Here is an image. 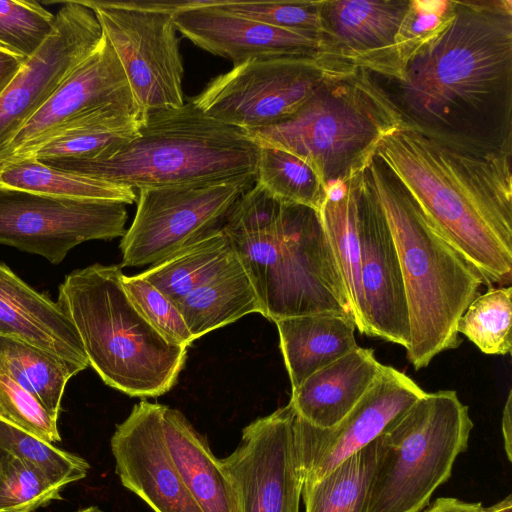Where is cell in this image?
Listing matches in <instances>:
<instances>
[{
	"mask_svg": "<svg viewBox=\"0 0 512 512\" xmlns=\"http://www.w3.org/2000/svg\"><path fill=\"white\" fill-rule=\"evenodd\" d=\"M24 61L23 57L0 47V94L18 73Z\"/></svg>",
	"mask_w": 512,
	"mask_h": 512,
	"instance_id": "cell-42",
	"label": "cell"
},
{
	"mask_svg": "<svg viewBox=\"0 0 512 512\" xmlns=\"http://www.w3.org/2000/svg\"><path fill=\"white\" fill-rule=\"evenodd\" d=\"M258 152L245 131L206 116L189 100L146 113L137 136L107 158L44 163L141 190L255 176Z\"/></svg>",
	"mask_w": 512,
	"mask_h": 512,
	"instance_id": "cell-5",
	"label": "cell"
},
{
	"mask_svg": "<svg viewBox=\"0 0 512 512\" xmlns=\"http://www.w3.org/2000/svg\"><path fill=\"white\" fill-rule=\"evenodd\" d=\"M511 154L461 151L404 124L380 141L375 157L493 287L512 280Z\"/></svg>",
	"mask_w": 512,
	"mask_h": 512,
	"instance_id": "cell-2",
	"label": "cell"
},
{
	"mask_svg": "<svg viewBox=\"0 0 512 512\" xmlns=\"http://www.w3.org/2000/svg\"><path fill=\"white\" fill-rule=\"evenodd\" d=\"M55 15L35 0H0V44L27 59L54 29Z\"/></svg>",
	"mask_w": 512,
	"mask_h": 512,
	"instance_id": "cell-36",
	"label": "cell"
},
{
	"mask_svg": "<svg viewBox=\"0 0 512 512\" xmlns=\"http://www.w3.org/2000/svg\"><path fill=\"white\" fill-rule=\"evenodd\" d=\"M142 119L141 113L120 106L86 112L57 129L26 158L42 162L107 158L137 136Z\"/></svg>",
	"mask_w": 512,
	"mask_h": 512,
	"instance_id": "cell-25",
	"label": "cell"
},
{
	"mask_svg": "<svg viewBox=\"0 0 512 512\" xmlns=\"http://www.w3.org/2000/svg\"><path fill=\"white\" fill-rule=\"evenodd\" d=\"M127 210L118 202L57 199L0 189V244L62 262L75 246L125 232Z\"/></svg>",
	"mask_w": 512,
	"mask_h": 512,
	"instance_id": "cell-12",
	"label": "cell"
},
{
	"mask_svg": "<svg viewBox=\"0 0 512 512\" xmlns=\"http://www.w3.org/2000/svg\"><path fill=\"white\" fill-rule=\"evenodd\" d=\"M255 184L275 198L319 211L325 198V186L303 160L284 150L258 145Z\"/></svg>",
	"mask_w": 512,
	"mask_h": 512,
	"instance_id": "cell-32",
	"label": "cell"
},
{
	"mask_svg": "<svg viewBox=\"0 0 512 512\" xmlns=\"http://www.w3.org/2000/svg\"><path fill=\"white\" fill-rule=\"evenodd\" d=\"M389 225L409 314L406 356L415 370L457 348V322L484 284L479 272L425 219L374 157L363 171Z\"/></svg>",
	"mask_w": 512,
	"mask_h": 512,
	"instance_id": "cell-4",
	"label": "cell"
},
{
	"mask_svg": "<svg viewBox=\"0 0 512 512\" xmlns=\"http://www.w3.org/2000/svg\"><path fill=\"white\" fill-rule=\"evenodd\" d=\"M82 2L117 54L143 116L183 106L184 69L173 21L182 2Z\"/></svg>",
	"mask_w": 512,
	"mask_h": 512,
	"instance_id": "cell-10",
	"label": "cell"
},
{
	"mask_svg": "<svg viewBox=\"0 0 512 512\" xmlns=\"http://www.w3.org/2000/svg\"><path fill=\"white\" fill-rule=\"evenodd\" d=\"M454 390L426 392L377 438L367 512H420L451 476L473 429Z\"/></svg>",
	"mask_w": 512,
	"mask_h": 512,
	"instance_id": "cell-8",
	"label": "cell"
},
{
	"mask_svg": "<svg viewBox=\"0 0 512 512\" xmlns=\"http://www.w3.org/2000/svg\"><path fill=\"white\" fill-rule=\"evenodd\" d=\"M0 47L5 48V47H3L1 44H0Z\"/></svg>",
	"mask_w": 512,
	"mask_h": 512,
	"instance_id": "cell-46",
	"label": "cell"
},
{
	"mask_svg": "<svg viewBox=\"0 0 512 512\" xmlns=\"http://www.w3.org/2000/svg\"><path fill=\"white\" fill-rule=\"evenodd\" d=\"M292 389L358 347L352 315L319 313L275 321Z\"/></svg>",
	"mask_w": 512,
	"mask_h": 512,
	"instance_id": "cell-24",
	"label": "cell"
},
{
	"mask_svg": "<svg viewBox=\"0 0 512 512\" xmlns=\"http://www.w3.org/2000/svg\"><path fill=\"white\" fill-rule=\"evenodd\" d=\"M255 176L139 190L134 220L122 236V267L156 264L222 227Z\"/></svg>",
	"mask_w": 512,
	"mask_h": 512,
	"instance_id": "cell-11",
	"label": "cell"
},
{
	"mask_svg": "<svg viewBox=\"0 0 512 512\" xmlns=\"http://www.w3.org/2000/svg\"><path fill=\"white\" fill-rule=\"evenodd\" d=\"M162 430L170 458L203 512H239L233 484L210 446L182 412L162 406Z\"/></svg>",
	"mask_w": 512,
	"mask_h": 512,
	"instance_id": "cell-23",
	"label": "cell"
},
{
	"mask_svg": "<svg viewBox=\"0 0 512 512\" xmlns=\"http://www.w3.org/2000/svg\"><path fill=\"white\" fill-rule=\"evenodd\" d=\"M8 458L9 454L0 448V477L3 474L4 467Z\"/></svg>",
	"mask_w": 512,
	"mask_h": 512,
	"instance_id": "cell-44",
	"label": "cell"
},
{
	"mask_svg": "<svg viewBox=\"0 0 512 512\" xmlns=\"http://www.w3.org/2000/svg\"><path fill=\"white\" fill-rule=\"evenodd\" d=\"M355 69L322 54L252 60L215 77L190 100L216 121L253 131L291 117L324 82Z\"/></svg>",
	"mask_w": 512,
	"mask_h": 512,
	"instance_id": "cell-9",
	"label": "cell"
},
{
	"mask_svg": "<svg viewBox=\"0 0 512 512\" xmlns=\"http://www.w3.org/2000/svg\"><path fill=\"white\" fill-rule=\"evenodd\" d=\"M425 393L409 376L383 364L362 398L335 426L320 429L297 414L302 489L375 441Z\"/></svg>",
	"mask_w": 512,
	"mask_h": 512,
	"instance_id": "cell-15",
	"label": "cell"
},
{
	"mask_svg": "<svg viewBox=\"0 0 512 512\" xmlns=\"http://www.w3.org/2000/svg\"><path fill=\"white\" fill-rule=\"evenodd\" d=\"M454 16L455 0H410L397 37V54L402 77L404 68L411 58L437 38L449 26Z\"/></svg>",
	"mask_w": 512,
	"mask_h": 512,
	"instance_id": "cell-39",
	"label": "cell"
},
{
	"mask_svg": "<svg viewBox=\"0 0 512 512\" xmlns=\"http://www.w3.org/2000/svg\"><path fill=\"white\" fill-rule=\"evenodd\" d=\"M0 418L48 443L61 441L57 420L32 394L1 372Z\"/></svg>",
	"mask_w": 512,
	"mask_h": 512,
	"instance_id": "cell-40",
	"label": "cell"
},
{
	"mask_svg": "<svg viewBox=\"0 0 512 512\" xmlns=\"http://www.w3.org/2000/svg\"><path fill=\"white\" fill-rule=\"evenodd\" d=\"M402 125L378 80L358 68L328 79L286 120L246 133L303 160L326 187L364 171L380 141Z\"/></svg>",
	"mask_w": 512,
	"mask_h": 512,
	"instance_id": "cell-7",
	"label": "cell"
},
{
	"mask_svg": "<svg viewBox=\"0 0 512 512\" xmlns=\"http://www.w3.org/2000/svg\"><path fill=\"white\" fill-rule=\"evenodd\" d=\"M122 286L143 318L170 344L188 348L195 338L176 305L140 274L122 276Z\"/></svg>",
	"mask_w": 512,
	"mask_h": 512,
	"instance_id": "cell-38",
	"label": "cell"
},
{
	"mask_svg": "<svg viewBox=\"0 0 512 512\" xmlns=\"http://www.w3.org/2000/svg\"><path fill=\"white\" fill-rule=\"evenodd\" d=\"M237 259L227 236L219 228L140 275L176 303L225 271Z\"/></svg>",
	"mask_w": 512,
	"mask_h": 512,
	"instance_id": "cell-28",
	"label": "cell"
},
{
	"mask_svg": "<svg viewBox=\"0 0 512 512\" xmlns=\"http://www.w3.org/2000/svg\"><path fill=\"white\" fill-rule=\"evenodd\" d=\"M105 106H120L143 115L120 60L103 33L97 48L0 151V163L28 157L68 121Z\"/></svg>",
	"mask_w": 512,
	"mask_h": 512,
	"instance_id": "cell-16",
	"label": "cell"
},
{
	"mask_svg": "<svg viewBox=\"0 0 512 512\" xmlns=\"http://www.w3.org/2000/svg\"><path fill=\"white\" fill-rule=\"evenodd\" d=\"M44 3L60 4L54 29L0 94V151L103 38L95 13L82 0Z\"/></svg>",
	"mask_w": 512,
	"mask_h": 512,
	"instance_id": "cell-14",
	"label": "cell"
},
{
	"mask_svg": "<svg viewBox=\"0 0 512 512\" xmlns=\"http://www.w3.org/2000/svg\"><path fill=\"white\" fill-rule=\"evenodd\" d=\"M81 371L26 341L0 334V372L32 394L57 421L67 382Z\"/></svg>",
	"mask_w": 512,
	"mask_h": 512,
	"instance_id": "cell-29",
	"label": "cell"
},
{
	"mask_svg": "<svg viewBox=\"0 0 512 512\" xmlns=\"http://www.w3.org/2000/svg\"><path fill=\"white\" fill-rule=\"evenodd\" d=\"M0 448L65 486L84 479L90 469L83 457L43 441L1 418Z\"/></svg>",
	"mask_w": 512,
	"mask_h": 512,
	"instance_id": "cell-34",
	"label": "cell"
},
{
	"mask_svg": "<svg viewBox=\"0 0 512 512\" xmlns=\"http://www.w3.org/2000/svg\"><path fill=\"white\" fill-rule=\"evenodd\" d=\"M221 228L265 318L275 322L319 313L353 316L318 211L283 202L255 184L237 200Z\"/></svg>",
	"mask_w": 512,
	"mask_h": 512,
	"instance_id": "cell-3",
	"label": "cell"
},
{
	"mask_svg": "<svg viewBox=\"0 0 512 512\" xmlns=\"http://www.w3.org/2000/svg\"><path fill=\"white\" fill-rule=\"evenodd\" d=\"M174 304L195 340L247 314H262L255 289L238 259Z\"/></svg>",
	"mask_w": 512,
	"mask_h": 512,
	"instance_id": "cell-26",
	"label": "cell"
},
{
	"mask_svg": "<svg viewBox=\"0 0 512 512\" xmlns=\"http://www.w3.org/2000/svg\"><path fill=\"white\" fill-rule=\"evenodd\" d=\"M0 334L26 341L82 370L89 366L77 331L58 303L35 291L2 262Z\"/></svg>",
	"mask_w": 512,
	"mask_h": 512,
	"instance_id": "cell-21",
	"label": "cell"
},
{
	"mask_svg": "<svg viewBox=\"0 0 512 512\" xmlns=\"http://www.w3.org/2000/svg\"><path fill=\"white\" fill-rule=\"evenodd\" d=\"M512 287H489L467 307L457 322L463 334L488 355H506L512 348Z\"/></svg>",
	"mask_w": 512,
	"mask_h": 512,
	"instance_id": "cell-33",
	"label": "cell"
},
{
	"mask_svg": "<svg viewBox=\"0 0 512 512\" xmlns=\"http://www.w3.org/2000/svg\"><path fill=\"white\" fill-rule=\"evenodd\" d=\"M289 402L247 425L237 448L220 459L239 512H299L303 475Z\"/></svg>",
	"mask_w": 512,
	"mask_h": 512,
	"instance_id": "cell-13",
	"label": "cell"
},
{
	"mask_svg": "<svg viewBox=\"0 0 512 512\" xmlns=\"http://www.w3.org/2000/svg\"><path fill=\"white\" fill-rule=\"evenodd\" d=\"M502 436L507 459L512 461V390H509L502 415Z\"/></svg>",
	"mask_w": 512,
	"mask_h": 512,
	"instance_id": "cell-43",
	"label": "cell"
},
{
	"mask_svg": "<svg viewBox=\"0 0 512 512\" xmlns=\"http://www.w3.org/2000/svg\"><path fill=\"white\" fill-rule=\"evenodd\" d=\"M382 366L373 349L358 346L292 389L289 402L310 425L331 428L362 398Z\"/></svg>",
	"mask_w": 512,
	"mask_h": 512,
	"instance_id": "cell-22",
	"label": "cell"
},
{
	"mask_svg": "<svg viewBox=\"0 0 512 512\" xmlns=\"http://www.w3.org/2000/svg\"><path fill=\"white\" fill-rule=\"evenodd\" d=\"M356 176L347 181V191L341 199L326 197L318 213L346 284L356 329L364 334L365 302L360 275Z\"/></svg>",
	"mask_w": 512,
	"mask_h": 512,
	"instance_id": "cell-31",
	"label": "cell"
},
{
	"mask_svg": "<svg viewBox=\"0 0 512 512\" xmlns=\"http://www.w3.org/2000/svg\"><path fill=\"white\" fill-rule=\"evenodd\" d=\"M321 2L209 0L223 11L237 14L275 28L321 39Z\"/></svg>",
	"mask_w": 512,
	"mask_h": 512,
	"instance_id": "cell-35",
	"label": "cell"
},
{
	"mask_svg": "<svg viewBox=\"0 0 512 512\" xmlns=\"http://www.w3.org/2000/svg\"><path fill=\"white\" fill-rule=\"evenodd\" d=\"M424 512H512V495L509 494L501 501L487 507L479 502H466L453 497H440Z\"/></svg>",
	"mask_w": 512,
	"mask_h": 512,
	"instance_id": "cell-41",
	"label": "cell"
},
{
	"mask_svg": "<svg viewBox=\"0 0 512 512\" xmlns=\"http://www.w3.org/2000/svg\"><path fill=\"white\" fill-rule=\"evenodd\" d=\"M410 0H322L321 54L398 81L397 37Z\"/></svg>",
	"mask_w": 512,
	"mask_h": 512,
	"instance_id": "cell-19",
	"label": "cell"
},
{
	"mask_svg": "<svg viewBox=\"0 0 512 512\" xmlns=\"http://www.w3.org/2000/svg\"><path fill=\"white\" fill-rule=\"evenodd\" d=\"M382 87L417 132L465 152H512V1L455 0L449 26Z\"/></svg>",
	"mask_w": 512,
	"mask_h": 512,
	"instance_id": "cell-1",
	"label": "cell"
},
{
	"mask_svg": "<svg viewBox=\"0 0 512 512\" xmlns=\"http://www.w3.org/2000/svg\"><path fill=\"white\" fill-rule=\"evenodd\" d=\"M122 276L116 265L75 270L60 284L57 303L106 385L132 397H157L175 385L187 348L168 343L143 318Z\"/></svg>",
	"mask_w": 512,
	"mask_h": 512,
	"instance_id": "cell-6",
	"label": "cell"
},
{
	"mask_svg": "<svg viewBox=\"0 0 512 512\" xmlns=\"http://www.w3.org/2000/svg\"><path fill=\"white\" fill-rule=\"evenodd\" d=\"M0 189L57 199L132 204L134 189L52 167L34 158L0 163Z\"/></svg>",
	"mask_w": 512,
	"mask_h": 512,
	"instance_id": "cell-27",
	"label": "cell"
},
{
	"mask_svg": "<svg viewBox=\"0 0 512 512\" xmlns=\"http://www.w3.org/2000/svg\"><path fill=\"white\" fill-rule=\"evenodd\" d=\"M377 439L302 489L305 512H367Z\"/></svg>",
	"mask_w": 512,
	"mask_h": 512,
	"instance_id": "cell-30",
	"label": "cell"
},
{
	"mask_svg": "<svg viewBox=\"0 0 512 512\" xmlns=\"http://www.w3.org/2000/svg\"><path fill=\"white\" fill-rule=\"evenodd\" d=\"M356 206L364 334L406 348L409 314L399 257L386 217L363 171L356 176Z\"/></svg>",
	"mask_w": 512,
	"mask_h": 512,
	"instance_id": "cell-17",
	"label": "cell"
},
{
	"mask_svg": "<svg viewBox=\"0 0 512 512\" xmlns=\"http://www.w3.org/2000/svg\"><path fill=\"white\" fill-rule=\"evenodd\" d=\"M76 512H104L102 509H100L98 506H89L83 509H80Z\"/></svg>",
	"mask_w": 512,
	"mask_h": 512,
	"instance_id": "cell-45",
	"label": "cell"
},
{
	"mask_svg": "<svg viewBox=\"0 0 512 512\" xmlns=\"http://www.w3.org/2000/svg\"><path fill=\"white\" fill-rule=\"evenodd\" d=\"M65 487L9 454L0 477V512H34L52 501L62 500Z\"/></svg>",
	"mask_w": 512,
	"mask_h": 512,
	"instance_id": "cell-37",
	"label": "cell"
},
{
	"mask_svg": "<svg viewBox=\"0 0 512 512\" xmlns=\"http://www.w3.org/2000/svg\"><path fill=\"white\" fill-rule=\"evenodd\" d=\"M177 31L198 47L232 61L279 57H313L321 54V39L283 30L223 11L209 0L184 1L173 12Z\"/></svg>",
	"mask_w": 512,
	"mask_h": 512,
	"instance_id": "cell-20",
	"label": "cell"
},
{
	"mask_svg": "<svg viewBox=\"0 0 512 512\" xmlns=\"http://www.w3.org/2000/svg\"><path fill=\"white\" fill-rule=\"evenodd\" d=\"M162 406L142 400L116 425L110 440L116 474L153 512H203L166 448Z\"/></svg>",
	"mask_w": 512,
	"mask_h": 512,
	"instance_id": "cell-18",
	"label": "cell"
}]
</instances>
